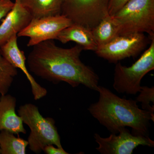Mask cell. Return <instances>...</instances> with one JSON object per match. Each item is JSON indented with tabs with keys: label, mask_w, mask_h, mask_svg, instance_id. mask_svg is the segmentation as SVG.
Returning a JSON list of instances; mask_svg holds the SVG:
<instances>
[{
	"label": "cell",
	"mask_w": 154,
	"mask_h": 154,
	"mask_svg": "<svg viewBox=\"0 0 154 154\" xmlns=\"http://www.w3.org/2000/svg\"><path fill=\"white\" fill-rule=\"evenodd\" d=\"M98 47L109 43L119 35L118 26L112 16L108 15L92 30Z\"/></svg>",
	"instance_id": "obj_15"
},
{
	"label": "cell",
	"mask_w": 154,
	"mask_h": 154,
	"mask_svg": "<svg viewBox=\"0 0 154 154\" xmlns=\"http://www.w3.org/2000/svg\"><path fill=\"white\" fill-rule=\"evenodd\" d=\"M18 75L17 69L3 56L0 51V94H8L14 78Z\"/></svg>",
	"instance_id": "obj_17"
},
{
	"label": "cell",
	"mask_w": 154,
	"mask_h": 154,
	"mask_svg": "<svg viewBox=\"0 0 154 154\" xmlns=\"http://www.w3.org/2000/svg\"><path fill=\"white\" fill-rule=\"evenodd\" d=\"M129 0H110L108 5V14L112 16L122 8Z\"/></svg>",
	"instance_id": "obj_19"
},
{
	"label": "cell",
	"mask_w": 154,
	"mask_h": 154,
	"mask_svg": "<svg viewBox=\"0 0 154 154\" xmlns=\"http://www.w3.org/2000/svg\"><path fill=\"white\" fill-rule=\"evenodd\" d=\"M16 97L6 94L0 97V131L5 130L15 134L27 133L22 119L16 112Z\"/></svg>",
	"instance_id": "obj_12"
},
{
	"label": "cell",
	"mask_w": 154,
	"mask_h": 154,
	"mask_svg": "<svg viewBox=\"0 0 154 154\" xmlns=\"http://www.w3.org/2000/svg\"><path fill=\"white\" fill-rule=\"evenodd\" d=\"M72 24L69 18L62 14L33 18L17 36L28 37L27 46L33 47L42 42L56 39L62 30Z\"/></svg>",
	"instance_id": "obj_8"
},
{
	"label": "cell",
	"mask_w": 154,
	"mask_h": 154,
	"mask_svg": "<svg viewBox=\"0 0 154 154\" xmlns=\"http://www.w3.org/2000/svg\"><path fill=\"white\" fill-rule=\"evenodd\" d=\"M112 17L119 35L146 33L154 38V0H129Z\"/></svg>",
	"instance_id": "obj_4"
},
{
	"label": "cell",
	"mask_w": 154,
	"mask_h": 154,
	"mask_svg": "<svg viewBox=\"0 0 154 154\" xmlns=\"http://www.w3.org/2000/svg\"><path fill=\"white\" fill-rule=\"evenodd\" d=\"M151 41L149 48L131 66L116 63L113 88L116 92L132 95L139 93L143 78L154 69V38Z\"/></svg>",
	"instance_id": "obj_5"
},
{
	"label": "cell",
	"mask_w": 154,
	"mask_h": 154,
	"mask_svg": "<svg viewBox=\"0 0 154 154\" xmlns=\"http://www.w3.org/2000/svg\"><path fill=\"white\" fill-rule=\"evenodd\" d=\"M118 133H112L107 137L95 134L94 137L98 144L96 149L102 154H131L138 146H154V141L148 135L133 134L125 127L120 128Z\"/></svg>",
	"instance_id": "obj_9"
},
{
	"label": "cell",
	"mask_w": 154,
	"mask_h": 154,
	"mask_svg": "<svg viewBox=\"0 0 154 154\" xmlns=\"http://www.w3.org/2000/svg\"><path fill=\"white\" fill-rule=\"evenodd\" d=\"M56 39L63 44L74 42L82 46L85 50L95 51L98 48L92 30L75 23L62 30Z\"/></svg>",
	"instance_id": "obj_13"
},
{
	"label": "cell",
	"mask_w": 154,
	"mask_h": 154,
	"mask_svg": "<svg viewBox=\"0 0 154 154\" xmlns=\"http://www.w3.org/2000/svg\"><path fill=\"white\" fill-rule=\"evenodd\" d=\"M96 91L99 100L88 110L100 124L115 134L122 128L128 127L133 134L148 135L154 114L140 108L136 100L120 98L105 87L99 85Z\"/></svg>",
	"instance_id": "obj_2"
},
{
	"label": "cell",
	"mask_w": 154,
	"mask_h": 154,
	"mask_svg": "<svg viewBox=\"0 0 154 154\" xmlns=\"http://www.w3.org/2000/svg\"><path fill=\"white\" fill-rule=\"evenodd\" d=\"M110 0H64L61 14L72 23L92 30L109 15Z\"/></svg>",
	"instance_id": "obj_6"
},
{
	"label": "cell",
	"mask_w": 154,
	"mask_h": 154,
	"mask_svg": "<svg viewBox=\"0 0 154 154\" xmlns=\"http://www.w3.org/2000/svg\"><path fill=\"white\" fill-rule=\"evenodd\" d=\"M149 40L143 33L118 35L109 43L98 47L95 52L109 62L116 63L127 58L136 57L146 47Z\"/></svg>",
	"instance_id": "obj_7"
},
{
	"label": "cell",
	"mask_w": 154,
	"mask_h": 154,
	"mask_svg": "<svg viewBox=\"0 0 154 154\" xmlns=\"http://www.w3.org/2000/svg\"><path fill=\"white\" fill-rule=\"evenodd\" d=\"M0 1H1V0H0Z\"/></svg>",
	"instance_id": "obj_22"
},
{
	"label": "cell",
	"mask_w": 154,
	"mask_h": 154,
	"mask_svg": "<svg viewBox=\"0 0 154 154\" xmlns=\"http://www.w3.org/2000/svg\"><path fill=\"white\" fill-rule=\"evenodd\" d=\"M7 131H0V154H25L28 140Z\"/></svg>",
	"instance_id": "obj_16"
},
{
	"label": "cell",
	"mask_w": 154,
	"mask_h": 154,
	"mask_svg": "<svg viewBox=\"0 0 154 154\" xmlns=\"http://www.w3.org/2000/svg\"><path fill=\"white\" fill-rule=\"evenodd\" d=\"M140 94L137 97L136 101L141 103L142 109L147 110L154 114V106H152L150 103L154 104V88L153 86L149 88L147 86L141 87Z\"/></svg>",
	"instance_id": "obj_18"
},
{
	"label": "cell",
	"mask_w": 154,
	"mask_h": 154,
	"mask_svg": "<svg viewBox=\"0 0 154 154\" xmlns=\"http://www.w3.org/2000/svg\"><path fill=\"white\" fill-rule=\"evenodd\" d=\"M18 113L23 123L30 128L28 141L31 151L40 154L46 146L50 145L62 148L60 136L53 119L43 117L38 107L32 103L21 105Z\"/></svg>",
	"instance_id": "obj_3"
},
{
	"label": "cell",
	"mask_w": 154,
	"mask_h": 154,
	"mask_svg": "<svg viewBox=\"0 0 154 154\" xmlns=\"http://www.w3.org/2000/svg\"><path fill=\"white\" fill-rule=\"evenodd\" d=\"M5 18L0 25V48L12 36L17 35L33 19L20 0H15L13 8Z\"/></svg>",
	"instance_id": "obj_11"
},
{
	"label": "cell",
	"mask_w": 154,
	"mask_h": 154,
	"mask_svg": "<svg viewBox=\"0 0 154 154\" xmlns=\"http://www.w3.org/2000/svg\"><path fill=\"white\" fill-rule=\"evenodd\" d=\"M43 151L46 154H68L69 153L65 151L64 149L58 148L52 145L46 146L43 149Z\"/></svg>",
	"instance_id": "obj_21"
},
{
	"label": "cell",
	"mask_w": 154,
	"mask_h": 154,
	"mask_svg": "<svg viewBox=\"0 0 154 154\" xmlns=\"http://www.w3.org/2000/svg\"><path fill=\"white\" fill-rule=\"evenodd\" d=\"M14 2L11 0L0 1V22L13 8Z\"/></svg>",
	"instance_id": "obj_20"
},
{
	"label": "cell",
	"mask_w": 154,
	"mask_h": 154,
	"mask_svg": "<svg viewBox=\"0 0 154 154\" xmlns=\"http://www.w3.org/2000/svg\"><path fill=\"white\" fill-rule=\"evenodd\" d=\"M17 35H14L0 48V51L6 60L17 69H19L26 76L31 86V92L34 100H38L47 95L46 89L36 82L28 71L26 66L25 53L19 48Z\"/></svg>",
	"instance_id": "obj_10"
},
{
	"label": "cell",
	"mask_w": 154,
	"mask_h": 154,
	"mask_svg": "<svg viewBox=\"0 0 154 154\" xmlns=\"http://www.w3.org/2000/svg\"><path fill=\"white\" fill-rule=\"evenodd\" d=\"M27 62L30 71L36 76L57 84L67 83L72 88L82 85L97 91L99 77L91 67L80 59L83 47L77 44L71 48L58 47L54 40L33 46Z\"/></svg>",
	"instance_id": "obj_1"
},
{
	"label": "cell",
	"mask_w": 154,
	"mask_h": 154,
	"mask_svg": "<svg viewBox=\"0 0 154 154\" xmlns=\"http://www.w3.org/2000/svg\"><path fill=\"white\" fill-rule=\"evenodd\" d=\"M33 18L61 14L64 0H20Z\"/></svg>",
	"instance_id": "obj_14"
}]
</instances>
